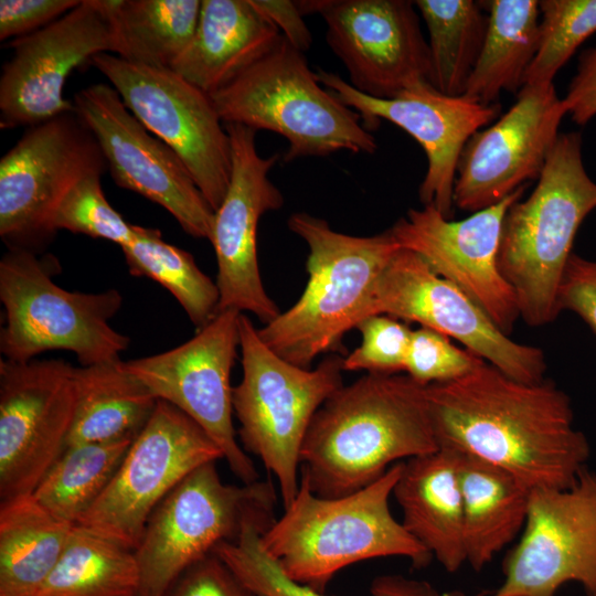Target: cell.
<instances>
[{
  "label": "cell",
  "instance_id": "ac0fdd59",
  "mask_svg": "<svg viewBox=\"0 0 596 596\" xmlns=\"http://www.w3.org/2000/svg\"><path fill=\"white\" fill-rule=\"evenodd\" d=\"M296 4L304 17L323 18L327 43L356 91L393 98L429 82V50L414 1L301 0Z\"/></svg>",
  "mask_w": 596,
  "mask_h": 596
},
{
  "label": "cell",
  "instance_id": "8992f818",
  "mask_svg": "<svg viewBox=\"0 0 596 596\" xmlns=\"http://www.w3.org/2000/svg\"><path fill=\"white\" fill-rule=\"evenodd\" d=\"M210 97L223 124L284 137L285 163L340 150L372 155L377 149L360 114L323 88L305 53L281 34L268 53Z\"/></svg>",
  "mask_w": 596,
  "mask_h": 596
},
{
  "label": "cell",
  "instance_id": "b9f144b4",
  "mask_svg": "<svg viewBox=\"0 0 596 596\" xmlns=\"http://www.w3.org/2000/svg\"><path fill=\"white\" fill-rule=\"evenodd\" d=\"M167 596H255L214 553L190 566Z\"/></svg>",
  "mask_w": 596,
  "mask_h": 596
},
{
  "label": "cell",
  "instance_id": "d6a6232c",
  "mask_svg": "<svg viewBox=\"0 0 596 596\" xmlns=\"http://www.w3.org/2000/svg\"><path fill=\"white\" fill-rule=\"evenodd\" d=\"M131 443L67 446L32 496L53 515L76 525L108 487Z\"/></svg>",
  "mask_w": 596,
  "mask_h": 596
},
{
  "label": "cell",
  "instance_id": "ba28073f",
  "mask_svg": "<svg viewBox=\"0 0 596 596\" xmlns=\"http://www.w3.org/2000/svg\"><path fill=\"white\" fill-rule=\"evenodd\" d=\"M56 270L51 255L9 249L1 258L3 359L24 362L52 350L74 353L82 366L120 359L130 339L109 321L123 305L121 294L68 291L53 281Z\"/></svg>",
  "mask_w": 596,
  "mask_h": 596
},
{
  "label": "cell",
  "instance_id": "4316f807",
  "mask_svg": "<svg viewBox=\"0 0 596 596\" xmlns=\"http://www.w3.org/2000/svg\"><path fill=\"white\" fill-rule=\"evenodd\" d=\"M75 387L76 407L66 447L134 440L158 403L120 359L75 366Z\"/></svg>",
  "mask_w": 596,
  "mask_h": 596
},
{
  "label": "cell",
  "instance_id": "7c38bea8",
  "mask_svg": "<svg viewBox=\"0 0 596 596\" xmlns=\"http://www.w3.org/2000/svg\"><path fill=\"white\" fill-rule=\"evenodd\" d=\"M219 459L221 450L195 422L158 400L110 483L76 525L135 551L157 505L190 472Z\"/></svg>",
  "mask_w": 596,
  "mask_h": 596
},
{
  "label": "cell",
  "instance_id": "83f0119b",
  "mask_svg": "<svg viewBox=\"0 0 596 596\" xmlns=\"http://www.w3.org/2000/svg\"><path fill=\"white\" fill-rule=\"evenodd\" d=\"M75 525L31 494L0 503V596H33L63 554Z\"/></svg>",
  "mask_w": 596,
  "mask_h": 596
},
{
  "label": "cell",
  "instance_id": "52a82bcc",
  "mask_svg": "<svg viewBox=\"0 0 596 596\" xmlns=\"http://www.w3.org/2000/svg\"><path fill=\"white\" fill-rule=\"evenodd\" d=\"M242 380L233 387L238 436L278 483L284 508L300 483V453L311 421L343 385V358L331 354L315 369L297 366L270 350L251 319H240Z\"/></svg>",
  "mask_w": 596,
  "mask_h": 596
},
{
  "label": "cell",
  "instance_id": "d590c367",
  "mask_svg": "<svg viewBox=\"0 0 596 596\" xmlns=\"http://www.w3.org/2000/svg\"><path fill=\"white\" fill-rule=\"evenodd\" d=\"M539 41L525 85L552 84L575 51L596 32V0H542Z\"/></svg>",
  "mask_w": 596,
  "mask_h": 596
},
{
  "label": "cell",
  "instance_id": "f35d334b",
  "mask_svg": "<svg viewBox=\"0 0 596 596\" xmlns=\"http://www.w3.org/2000/svg\"><path fill=\"white\" fill-rule=\"evenodd\" d=\"M482 360L454 344L447 336L421 327L412 331L404 371L415 382L427 386L456 380Z\"/></svg>",
  "mask_w": 596,
  "mask_h": 596
},
{
  "label": "cell",
  "instance_id": "d6986e66",
  "mask_svg": "<svg viewBox=\"0 0 596 596\" xmlns=\"http://www.w3.org/2000/svg\"><path fill=\"white\" fill-rule=\"evenodd\" d=\"M316 74L324 87L360 114L369 131L387 120L421 145L427 170L418 189L419 200L450 219L462 149L473 134L499 118L500 104L487 106L465 96H449L429 82L418 83L393 98H375L356 91L337 73L319 68Z\"/></svg>",
  "mask_w": 596,
  "mask_h": 596
},
{
  "label": "cell",
  "instance_id": "44dd1931",
  "mask_svg": "<svg viewBox=\"0 0 596 596\" xmlns=\"http://www.w3.org/2000/svg\"><path fill=\"white\" fill-rule=\"evenodd\" d=\"M526 188L460 221H451L433 205L409 209L389 228L401 248L415 252L460 288L507 336L520 311L517 296L499 269L498 254L505 213Z\"/></svg>",
  "mask_w": 596,
  "mask_h": 596
},
{
  "label": "cell",
  "instance_id": "e575fe53",
  "mask_svg": "<svg viewBox=\"0 0 596 596\" xmlns=\"http://www.w3.org/2000/svg\"><path fill=\"white\" fill-rule=\"evenodd\" d=\"M268 525L248 522L236 542L220 544L217 555L255 596H326L290 578L264 549L260 535ZM432 586L398 575L381 576L373 582L372 596H427Z\"/></svg>",
  "mask_w": 596,
  "mask_h": 596
},
{
  "label": "cell",
  "instance_id": "3957f363",
  "mask_svg": "<svg viewBox=\"0 0 596 596\" xmlns=\"http://www.w3.org/2000/svg\"><path fill=\"white\" fill-rule=\"evenodd\" d=\"M402 462L338 498L316 496L300 477L294 500L260 535L264 549L290 578L320 592L340 570L364 560L402 556L425 566L433 556L390 509Z\"/></svg>",
  "mask_w": 596,
  "mask_h": 596
},
{
  "label": "cell",
  "instance_id": "ee69618b",
  "mask_svg": "<svg viewBox=\"0 0 596 596\" xmlns=\"http://www.w3.org/2000/svg\"><path fill=\"white\" fill-rule=\"evenodd\" d=\"M253 7L281 31L290 44L301 52L310 49L312 36L296 1L251 0Z\"/></svg>",
  "mask_w": 596,
  "mask_h": 596
},
{
  "label": "cell",
  "instance_id": "9a60e30c",
  "mask_svg": "<svg viewBox=\"0 0 596 596\" xmlns=\"http://www.w3.org/2000/svg\"><path fill=\"white\" fill-rule=\"evenodd\" d=\"M567 583L596 596V473L560 489L531 490L519 542L490 596H555Z\"/></svg>",
  "mask_w": 596,
  "mask_h": 596
},
{
  "label": "cell",
  "instance_id": "4fadbf2b",
  "mask_svg": "<svg viewBox=\"0 0 596 596\" xmlns=\"http://www.w3.org/2000/svg\"><path fill=\"white\" fill-rule=\"evenodd\" d=\"M242 312L227 309L187 342L168 351L124 361L157 400L195 422L214 441L233 473L243 482L258 480L253 460L236 440L231 371L240 349Z\"/></svg>",
  "mask_w": 596,
  "mask_h": 596
},
{
  "label": "cell",
  "instance_id": "277c9868",
  "mask_svg": "<svg viewBox=\"0 0 596 596\" xmlns=\"http://www.w3.org/2000/svg\"><path fill=\"white\" fill-rule=\"evenodd\" d=\"M287 224L309 247V278L298 301L257 331L277 355L311 369L313 359L340 349L344 334L371 316L376 283L401 247L390 230L349 235L306 212L291 214Z\"/></svg>",
  "mask_w": 596,
  "mask_h": 596
},
{
  "label": "cell",
  "instance_id": "e0dca14e",
  "mask_svg": "<svg viewBox=\"0 0 596 596\" xmlns=\"http://www.w3.org/2000/svg\"><path fill=\"white\" fill-rule=\"evenodd\" d=\"M72 102L94 134L115 183L166 209L187 234L210 241L213 209L182 160L129 111L118 92L96 83Z\"/></svg>",
  "mask_w": 596,
  "mask_h": 596
},
{
  "label": "cell",
  "instance_id": "f546056e",
  "mask_svg": "<svg viewBox=\"0 0 596 596\" xmlns=\"http://www.w3.org/2000/svg\"><path fill=\"white\" fill-rule=\"evenodd\" d=\"M113 29L116 55L171 68L191 42L202 0H97Z\"/></svg>",
  "mask_w": 596,
  "mask_h": 596
},
{
  "label": "cell",
  "instance_id": "8d00e7d4",
  "mask_svg": "<svg viewBox=\"0 0 596 596\" xmlns=\"http://www.w3.org/2000/svg\"><path fill=\"white\" fill-rule=\"evenodd\" d=\"M100 173L85 177L61 202L53 220L57 232L66 230L93 238L110 241L121 247L136 236V225L127 222L107 201Z\"/></svg>",
  "mask_w": 596,
  "mask_h": 596
},
{
  "label": "cell",
  "instance_id": "ffe728a7",
  "mask_svg": "<svg viewBox=\"0 0 596 596\" xmlns=\"http://www.w3.org/2000/svg\"><path fill=\"white\" fill-rule=\"evenodd\" d=\"M0 76V128L31 127L75 110L63 97L70 74L102 53H117L97 0L79 4L47 26L11 40Z\"/></svg>",
  "mask_w": 596,
  "mask_h": 596
},
{
  "label": "cell",
  "instance_id": "cb8c5ba5",
  "mask_svg": "<svg viewBox=\"0 0 596 596\" xmlns=\"http://www.w3.org/2000/svg\"><path fill=\"white\" fill-rule=\"evenodd\" d=\"M280 34L251 0H202L195 33L171 70L211 96L268 53Z\"/></svg>",
  "mask_w": 596,
  "mask_h": 596
},
{
  "label": "cell",
  "instance_id": "7402d4cb",
  "mask_svg": "<svg viewBox=\"0 0 596 596\" xmlns=\"http://www.w3.org/2000/svg\"><path fill=\"white\" fill-rule=\"evenodd\" d=\"M566 114L553 83L523 86L515 103L465 145L454 205L473 213L538 180Z\"/></svg>",
  "mask_w": 596,
  "mask_h": 596
},
{
  "label": "cell",
  "instance_id": "484cf974",
  "mask_svg": "<svg viewBox=\"0 0 596 596\" xmlns=\"http://www.w3.org/2000/svg\"><path fill=\"white\" fill-rule=\"evenodd\" d=\"M457 453L466 563L480 571L520 536L531 489L502 468Z\"/></svg>",
  "mask_w": 596,
  "mask_h": 596
},
{
  "label": "cell",
  "instance_id": "5b68a950",
  "mask_svg": "<svg viewBox=\"0 0 596 596\" xmlns=\"http://www.w3.org/2000/svg\"><path fill=\"white\" fill-rule=\"evenodd\" d=\"M595 209L596 183L584 167L582 135L560 134L536 187L509 207L502 223L498 265L526 324L542 327L561 313L562 276L577 231Z\"/></svg>",
  "mask_w": 596,
  "mask_h": 596
},
{
  "label": "cell",
  "instance_id": "836d02e7",
  "mask_svg": "<svg viewBox=\"0 0 596 596\" xmlns=\"http://www.w3.org/2000/svg\"><path fill=\"white\" fill-rule=\"evenodd\" d=\"M129 273L148 277L168 289L187 312L196 330L217 313L220 292L196 265L193 256L167 243L161 232L136 225V236L121 247Z\"/></svg>",
  "mask_w": 596,
  "mask_h": 596
},
{
  "label": "cell",
  "instance_id": "7a4b0ae2",
  "mask_svg": "<svg viewBox=\"0 0 596 596\" xmlns=\"http://www.w3.org/2000/svg\"><path fill=\"white\" fill-rule=\"evenodd\" d=\"M438 448L426 386L407 374L368 373L338 389L315 414L300 477L316 496L338 498Z\"/></svg>",
  "mask_w": 596,
  "mask_h": 596
},
{
  "label": "cell",
  "instance_id": "5bb4252c",
  "mask_svg": "<svg viewBox=\"0 0 596 596\" xmlns=\"http://www.w3.org/2000/svg\"><path fill=\"white\" fill-rule=\"evenodd\" d=\"M373 315L438 331L514 380L545 379L547 364L540 348L504 334L467 294L409 249L400 248L383 269L373 292Z\"/></svg>",
  "mask_w": 596,
  "mask_h": 596
},
{
  "label": "cell",
  "instance_id": "1f68e13d",
  "mask_svg": "<svg viewBox=\"0 0 596 596\" xmlns=\"http://www.w3.org/2000/svg\"><path fill=\"white\" fill-rule=\"evenodd\" d=\"M134 551L74 526L57 564L33 596H138Z\"/></svg>",
  "mask_w": 596,
  "mask_h": 596
},
{
  "label": "cell",
  "instance_id": "f1b7e54d",
  "mask_svg": "<svg viewBox=\"0 0 596 596\" xmlns=\"http://www.w3.org/2000/svg\"><path fill=\"white\" fill-rule=\"evenodd\" d=\"M486 8L483 46L462 96L489 106L502 92L523 87L538 49L540 7L536 0H491Z\"/></svg>",
  "mask_w": 596,
  "mask_h": 596
},
{
  "label": "cell",
  "instance_id": "74e56055",
  "mask_svg": "<svg viewBox=\"0 0 596 596\" xmlns=\"http://www.w3.org/2000/svg\"><path fill=\"white\" fill-rule=\"evenodd\" d=\"M361 344L343 358V371L395 374L404 371L412 329L408 323L387 315H373L356 328Z\"/></svg>",
  "mask_w": 596,
  "mask_h": 596
},
{
  "label": "cell",
  "instance_id": "8fae6325",
  "mask_svg": "<svg viewBox=\"0 0 596 596\" xmlns=\"http://www.w3.org/2000/svg\"><path fill=\"white\" fill-rule=\"evenodd\" d=\"M91 64L118 92L129 111L170 147L215 212L232 173L228 132L211 97L171 68L102 53Z\"/></svg>",
  "mask_w": 596,
  "mask_h": 596
},
{
  "label": "cell",
  "instance_id": "d4e9b609",
  "mask_svg": "<svg viewBox=\"0 0 596 596\" xmlns=\"http://www.w3.org/2000/svg\"><path fill=\"white\" fill-rule=\"evenodd\" d=\"M404 528L449 573L466 564L458 453L436 451L402 462L393 489Z\"/></svg>",
  "mask_w": 596,
  "mask_h": 596
},
{
  "label": "cell",
  "instance_id": "603a6c76",
  "mask_svg": "<svg viewBox=\"0 0 596 596\" xmlns=\"http://www.w3.org/2000/svg\"><path fill=\"white\" fill-rule=\"evenodd\" d=\"M224 126L232 146V173L227 192L214 212L210 238L217 265L219 311L252 312L266 324L280 311L262 281L257 227L266 212L284 204L280 190L268 177L279 155L264 158L258 153L256 130L240 124Z\"/></svg>",
  "mask_w": 596,
  "mask_h": 596
},
{
  "label": "cell",
  "instance_id": "6da1fadb",
  "mask_svg": "<svg viewBox=\"0 0 596 596\" xmlns=\"http://www.w3.org/2000/svg\"><path fill=\"white\" fill-rule=\"evenodd\" d=\"M426 394L439 447L502 468L531 490L568 487L586 468L588 439L552 380L521 382L482 360Z\"/></svg>",
  "mask_w": 596,
  "mask_h": 596
},
{
  "label": "cell",
  "instance_id": "f6af8a7d",
  "mask_svg": "<svg viewBox=\"0 0 596 596\" xmlns=\"http://www.w3.org/2000/svg\"><path fill=\"white\" fill-rule=\"evenodd\" d=\"M427 596H466V595L459 589L439 592L432 587Z\"/></svg>",
  "mask_w": 596,
  "mask_h": 596
},
{
  "label": "cell",
  "instance_id": "2e32d148",
  "mask_svg": "<svg viewBox=\"0 0 596 596\" xmlns=\"http://www.w3.org/2000/svg\"><path fill=\"white\" fill-rule=\"evenodd\" d=\"M75 366L60 359L0 360V498L31 494L66 447Z\"/></svg>",
  "mask_w": 596,
  "mask_h": 596
},
{
  "label": "cell",
  "instance_id": "ab89813d",
  "mask_svg": "<svg viewBox=\"0 0 596 596\" xmlns=\"http://www.w3.org/2000/svg\"><path fill=\"white\" fill-rule=\"evenodd\" d=\"M81 0H1L0 41L32 34L79 4Z\"/></svg>",
  "mask_w": 596,
  "mask_h": 596
},
{
  "label": "cell",
  "instance_id": "30bf717a",
  "mask_svg": "<svg viewBox=\"0 0 596 596\" xmlns=\"http://www.w3.org/2000/svg\"><path fill=\"white\" fill-rule=\"evenodd\" d=\"M106 170L96 138L76 110L28 127L0 160V236L8 248L38 254L46 247L70 190Z\"/></svg>",
  "mask_w": 596,
  "mask_h": 596
},
{
  "label": "cell",
  "instance_id": "9c48e42d",
  "mask_svg": "<svg viewBox=\"0 0 596 596\" xmlns=\"http://www.w3.org/2000/svg\"><path fill=\"white\" fill-rule=\"evenodd\" d=\"M276 500L269 480L226 485L215 461L194 469L153 510L134 551L138 596H167L190 566L236 542L248 522L270 525Z\"/></svg>",
  "mask_w": 596,
  "mask_h": 596
},
{
  "label": "cell",
  "instance_id": "4dcf8cb0",
  "mask_svg": "<svg viewBox=\"0 0 596 596\" xmlns=\"http://www.w3.org/2000/svg\"><path fill=\"white\" fill-rule=\"evenodd\" d=\"M428 32L429 83L449 96H462L480 56L488 13L473 0H416Z\"/></svg>",
  "mask_w": 596,
  "mask_h": 596
},
{
  "label": "cell",
  "instance_id": "60d3db41",
  "mask_svg": "<svg viewBox=\"0 0 596 596\" xmlns=\"http://www.w3.org/2000/svg\"><path fill=\"white\" fill-rule=\"evenodd\" d=\"M557 307L560 312L576 313L596 336V259L571 255L560 284Z\"/></svg>",
  "mask_w": 596,
  "mask_h": 596
},
{
  "label": "cell",
  "instance_id": "7bdbcfd3",
  "mask_svg": "<svg viewBox=\"0 0 596 596\" xmlns=\"http://www.w3.org/2000/svg\"><path fill=\"white\" fill-rule=\"evenodd\" d=\"M563 99L571 119L584 126L596 116V44L585 50Z\"/></svg>",
  "mask_w": 596,
  "mask_h": 596
}]
</instances>
